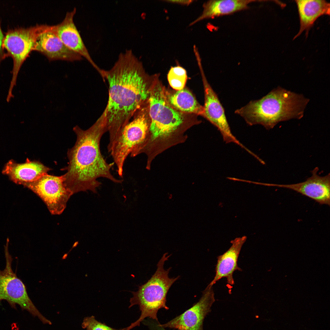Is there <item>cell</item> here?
I'll return each instance as SVG.
<instances>
[{
  "label": "cell",
  "mask_w": 330,
  "mask_h": 330,
  "mask_svg": "<svg viewBox=\"0 0 330 330\" xmlns=\"http://www.w3.org/2000/svg\"><path fill=\"white\" fill-rule=\"evenodd\" d=\"M102 78L109 85L108 99L104 112L110 145L136 112L148 103L153 82L130 50L120 53L111 69L103 70Z\"/></svg>",
  "instance_id": "cell-1"
},
{
  "label": "cell",
  "mask_w": 330,
  "mask_h": 330,
  "mask_svg": "<svg viewBox=\"0 0 330 330\" xmlns=\"http://www.w3.org/2000/svg\"><path fill=\"white\" fill-rule=\"evenodd\" d=\"M77 135L74 146L68 150L69 162L63 175L67 188L74 194L89 190L97 193L101 183L97 180L104 178L116 183L123 180L117 179L112 174L114 162L108 163L102 155L100 142L103 135L108 131L106 118L103 112L89 128L83 130L78 126L73 128Z\"/></svg>",
  "instance_id": "cell-2"
},
{
  "label": "cell",
  "mask_w": 330,
  "mask_h": 330,
  "mask_svg": "<svg viewBox=\"0 0 330 330\" xmlns=\"http://www.w3.org/2000/svg\"><path fill=\"white\" fill-rule=\"evenodd\" d=\"M309 101L301 94L278 87L261 99L251 101L235 113L250 126L261 125L270 130L280 122L301 118Z\"/></svg>",
  "instance_id": "cell-3"
},
{
  "label": "cell",
  "mask_w": 330,
  "mask_h": 330,
  "mask_svg": "<svg viewBox=\"0 0 330 330\" xmlns=\"http://www.w3.org/2000/svg\"><path fill=\"white\" fill-rule=\"evenodd\" d=\"M148 104L150 125L146 139L137 147L140 153H150L156 140L171 136L185 120L183 113L169 103L163 87L156 80L153 82Z\"/></svg>",
  "instance_id": "cell-4"
},
{
  "label": "cell",
  "mask_w": 330,
  "mask_h": 330,
  "mask_svg": "<svg viewBox=\"0 0 330 330\" xmlns=\"http://www.w3.org/2000/svg\"><path fill=\"white\" fill-rule=\"evenodd\" d=\"M168 253L163 254L157 264V269L154 274L147 283L139 287L138 290L132 292L133 297L130 300L129 307L138 305L141 311L139 318L123 330H130L140 325L145 318L149 317L158 321L157 313L161 308L168 310L166 305L167 295L173 284L179 276L170 278L168 274L171 268L165 270V262L170 255Z\"/></svg>",
  "instance_id": "cell-5"
},
{
  "label": "cell",
  "mask_w": 330,
  "mask_h": 330,
  "mask_svg": "<svg viewBox=\"0 0 330 330\" xmlns=\"http://www.w3.org/2000/svg\"><path fill=\"white\" fill-rule=\"evenodd\" d=\"M133 117V120L120 130L108 147L121 177L123 176L127 158L136 146L143 142L148 135L150 125L148 103L138 109Z\"/></svg>",
  "instance_id": "cell-6"
},
{
  "label": "cell",
  "mask_w": 330,
  "mask_h": 330,
  "mask_svg": "<svg viewBox=\"0 0 330 330\" xmlns=\"http://www.w3.org/2000/svg\"><path fill=\"white\" fill-rule=\"evenodd\" d=\"M8 240L4 246L6 265L3 270H0V301H6L13 308L19 305L23 310L37 317L43 323L50 324L51 321L38 311L29 297L23 281L14 272L12 267L13 258L8 250Z\"/></svg>",
  "instance_id": "cell-7"
},
{
  "label": "cell",
  "mask_w": 330,
  "mask_h": 330,
  "mask_svg": "<svg viewBox=\"0 0 330 330\" xmlns=\"http://www.w3.org/2000/svg\"><path fill=\"white\" fill-rule=\"evenodd\" d=\"M41 25L37 24L26 28L9 30L4 37L3 47L7 51L6 57H11L13 60L12 76L7 97L8 100L13 97V91L16 85L19 72L23 63L33 51Z\"/></svg>",
  "instance_id": "cell-8"
},
{
  "label": "cell",
  "mask_w": 330,
  "mask_h": 330,
  "mask_svg": "<svg viewBox=\"0 0 330 330\" xmlns=\"http://www.w3.org/2000/svg\"><path fill=\"white\" fill-rule=\"evenodd\" d=\"M63 175L57 176L46 174L36 180L24 185L37 195L53 215L61 214L73 195L64 182Z\"/></svg>",
  "instance_id": "cell-9"
},
{
  "label": "cell",
  "mask_w": 330,
  "mask_h": 330,
  "mask_svg": "<svg viewBox=\"0 0 330 330\" xmlns=\"http://www.w3.org/2000/svg\"><path fill=\"white\" fill-rule=\"evenodd\" d=\"M215 301L212 286L208 284L200 299L192 307L168 322L158 325L178 330H203L204 319Z\"/></svg>",
  "instance_id": "cell-10"
},
{
  "label": "cell",
  "mask_w": 330,
  "mask_h": 330,
  "mask_svg": "<svg viewBox=\"0 0 330 330\" xmlns=\"http://www.w3.org/2000/svg\"><path fill=\"white\" fill-rule=\"evenodd\" d=\"M204 90V104L203 116L220 132L226 143H233L244 149L245 146L232 134L224 108L216 93L208 83L202 72Z\"/></svg>",
  "instance_id": "cell-11"
},
{
  "label": "cell",
  "mask_w": 330,
  "mask_h": 330,
  "mask_svg": "<svg viewBox=\"0 0 330 330\" xmlns=\"http://www.w3.org/2000/svg\"><path fill=\"white\" fill-rule=\"evenodd\" d=\"M33 51L45 56L50 61L62 60L73 61L82 57L67 47L56 34L53 25H41L34 43Z\"/></svg>",
  "instance_id": "cell-12"
},
{
  "label": "cell",
  "mask_w": 330,
  "mask_h": 330,
  "mask_svg": "<svg viewBox=\"0 0 330 330\" xmlns=\"http://www.w3.org/2000/svg\"><path fill=\"white\" fill-rule=\"evenodd\" d=\"M316 167L311 171L312 175L302 182L291 184L260 183L265 186L283 188L294 191L320 204L330 205V174L321 176Z\"/></svg>",
  "instance_id": "cell-13"
},
{
  "label": "cell",
  "mask_w": 330,
  "mask_h": 330,
  "mask_svg": "<svg viewBox=\"0 0 330 330\" xmlns=\"http://www.w3.org/2000/svg\"><path fill=\"white\" fill-rule=\"evenodd\" d=\"M76 12V9L74 8L72 11L67 12L61 23L53 25L54 30L67 47L85 58L101 75L102 69L92 60L74 22Z\"/></svg>",
  "instance_id": "cell-14"
},
{
  "label": "cell",
  "mask_w": 330,
  "mask_h": 330,
  "mask_svg": "<svg viewBox=\"0 0 330 330\" xmlns=\"http://www.w3.org/2000/svg\"><path fill=\"white\" fill-rule=\"evenodd\" d=\"M246 236L237 237L231 241L232 245L224 253L217 257L215 275L209 284L213 286L221 279L226 278L227 284L231 286L234 284L233 273L236 270L241 271L238 266V258L242 247L247 239Z\"/></svg>",
  "instance_id": "cell-15"
},
{
  "label": "cell",
  "mask_w": 330,
  "mask_h": 330,
  "mask_svg": "<svg viewBox=\"0 0 330 330\" xmlns=\"http://www.w3.org/2000/svg\"><path fill=\"white\" fill-rule=\"evenodd\" d=\"M50 170L40 162L27 159L25 163H21L10 160L5 165L2 173L16 183L24 185L36 180Z\"/></svg>",
  "instance_id": "cell-16"
},
{
  "label": "cell",
  "mask_w": 330,
  "mask_h": 330,
  "mask_svg": "<svg viewBox=\"0 0 330 330\" xmlns=\"http://www.w3.org/2000/svg\"><path fill=\"white\" fill-rule=\"evenodd\" d=\"M297 7L300 20L299 32L294 39L304 31L308 32L315 22L321 16L329 15L330 3L324 0H297L295 1Z\"/></svg>",
  "instance_id": "cell-17"
},
{
  "label": "cell",
  "mask_w": 330,
  "mask_h": 330,
  "mask_svg": "<svg viewBox=\"0 0 330 330\" xmlns=\"http://www.w3.org/2000/svg\"><path fill=\"white\" fill-rule=\"evenodd\" d=\"M255 0H210L203 5V10L201 15L192 22L191 26L205 19L213 18L221 16L228 15L247 9L248 5Z\"/></svg>",
  "instance_id": "cell-18"
},
{
  "label": "cell",
  "mask_w": 330,
  "mask_h": 330,
  "mask_svg": "<svg viewBox=\"0 0 330 330\" xmlns=\"http://www.w3.org/2000/svg\"><path fill=\"white\" fill-rule=\"evenodd\" d=\"M169 103L182 113H193L202 116L203 106L197 101L192 93L186 89L177 91L173 94L167 95Z\"/></svg>",
  "instance_id": "cell-19"
},
{
  "label": "cell",
  "mask_w": 330,
  "mask_h": 330,
  "mask_svg": "<svg viewBox=\"0 0 330 330\" xmlns=\"http://www.w3.org/2000/svg\"><path fill=\"white\" fill-rule=\"evenodd\" d=\"M167 79L170 85L172 88L177 91L181 90L184 88L187 79L186 71L179 66L172 67L168 73Z\"/></svg>",
  "instance_id": "cell-20"
},
{
  "label": "cell",
  "mask_w": 330,
  "mask_h": 330,
  "mask_svg": "<svg viewBox=\"0 0 330 330\" xmlns=\"http://www.w3.org/2000/svg\"><path fill=\"white\" fill-rule=\"evenodd\" d=\"M82 326L87 330H123L116 329L97 321L93 316L85 317L83 320Z\"/></svg>",
  "instance_id": "cell-21"
},
{
  "label": "cell",
  "mask_w": 330,
  "mask_h": 330,
  "mask_svg": "<svg viewBox=\"0 0 330 330\" xmlns=\"http://www.w3.org/2000/svg\"><path fill=\"white\" fill-rule=\"evenodd\" d=\"M4 37L0 24V64L3 60L6 58V53L4 52V49L3 47V42Z\"/></svg>",
  "instance_id": "cell-22"
},
{
  "label": "cell",
  "mask_w": 330,
  "mask_h": 330,
  "mask_svg": "<svg viewBox=\"0 0 330 330\" xmlns=\"http://www.w3.org/2000/svg\"><path fill=\"white\" fill-rule=\"evenodd\" d=\"M164 1L169 3L183 6H188L192 3L193 1L190 0H165Z\"/></svg>",
  "instance_id": "cell-23"
},
{
  "label": "cell",
  "mask_w": 330,
  "mask_h": 330,
  "mask_svg": "<svg viewBox=\"0 0 330 330\" xmlns=\"http://www.w3.org/2000/svg\"><path fill=\"white\" fill-rule=\"evenodd\" d=\"M155 330H166L164 328L160 326L157 325L156 326Z\"/></svg>",
  "instance_id": "cell-24"
}]
</instances>
